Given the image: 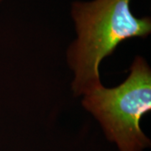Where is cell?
I'll use <instances>...</instances> for the list:
<instances>
[{
  "label": "cell",
  "instance_id": "6da1fadb",
  "mask_svg": "<svg viewBox=\"0 0 151 151\" xmlns=\"http://www.w3.org/2000/svg\"><path fill=\"white\" fill-rule=\"evenodd\" d=\"M131 0L75 1L71 17L77 37L67 50V61L74 72L72 91L85 95L102 85L99 65L119 44L151 33L150 17L137 18L130 9Z\"/></svg>",
  "mask_w": 151,
  "mask_h": 151
},
{
  "label": "cell",
  "instance_id": "7a4b0ae2",
  "mask_svg": "<svg viewBox=\"0 0 151 151\" xmlns=\"http://www.w3.org/2000/svg\"><path fill=\"white\" fill-rule=\"evenodd\" d=\"M82 105L99 121L107 139L119 151H144L150 146L140 121L151 110V70L141 56H136L122 84L91 90L84 95Z\"/></svg>",
  "mask_w": 151,
  "mask_h": 151
},
{
  "label": "cell",
  "instance_id": "3957f363",
  "mask_svg": "<svg viewBox=\"0 0 151 151\" xmlns=\"http://www.w3.org/2000/svg\"><path fill=\"white\" fill-rule=\"evenodd\" d=\"M2 1H3V0H0V3H1V2H2Z\"/></svg>",
  "mask_w": 151,
  "mask_h": 151
}]
</instances>
